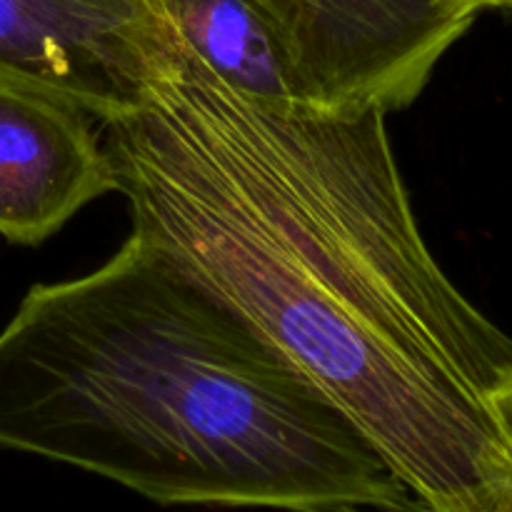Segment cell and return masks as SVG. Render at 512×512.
<instances>
[{
	"label": "cell",
	"instance_id": "obj_1",
	"mask_svg": "<svg viewBox=\"0 0 512 512\" xmlns=\"http://www.w3.org/2000/svg\"><path fill=\"white\" fill-rule=\"evenodd\" d=\"M385 115L243 93L178 30L100 138L135 233L338 405L418 510H493L512 498L493 408L512 338L425 243Z\"/></svg>",
	"mask_w": 512,
	"mask_h": 512
},
{
	"label": "cell",
	"instance_id": "obj_2",
	"mask_svg": "<svg viewBox=\"0 0 512 512\" xmlns=\"http://www.w3.org/2000/svg\"><path fill=\"white\" fill-rule=\"evenodd\" d=\"M0 448L160 505L418 510L338 405L135 230L0 330Z\"/></svg>",
	"mask_w": 512,
	"mask_h": 512
},
{
	"label": "cell",
	"instance_id": "obj_3",
	"mask_svg": "<svg viewBox=\"0 0 512 512\" xmlns=\"http://www.w3.org/2000/svg\"><path fill=\"white\" fill-rule=\"evenodd\" d=\"M283 53L295 95L320 110L390 113L423 93L468 33L473 0H250Z\"/></svg>",
	"mask_w": 512,
	"mask_h": 512
},
{
	"label": "cell",
	"instance_id": "obj_4",
	"mask_svg": "<svg viewBox=\"0 0 512 512\" xmlns=\"http://www.w3.org/2000/svg\"><path fill=\"white\" fill-rule=\"evenodd\" d=\"M175 35L168 0H0V78L105 123L143 103Z\"/></svg>",
	"mask_w": 512,
	"mask_h": 512
},
{
	"label": "cell",
	"instance_id": "obj_5",
	"mask_svg": "<svg viewBox=\"0 0 512 512\" xmlns=\"http://www.w3.org/2000/svg\"><path fill=\"white\" fill-rule=\"evenodd\" d=\"M118 193L93 115L45 90L0 78V235L40 245L75 213Z\"/></svg>",
	"mask_w": 512,
	"mask_h": 512
},
{
	"label": "cell",
	"instance_id": "obj_6",
	"mask_svg": "<svg viewBox=\"0 0 512 512\" xmlns=\"http://www.w3.org/2000/svg\"><path fill=\"white\" fill-rule=\"evenodd\" d=\"M185 43L223 80L270 103H300L283 53L250 0H168Z\"/></svg>",
	"mask_w": 512,
	"mask_h": 512
},
{
	"label": "cell",
	"instance_id": "obj_7",
	"mask_svg": "<svg viewBox=\"0 0 512 512\" xmlns=\"http://www.w3.org/2000/svg\"><path fill=\"white\" fill-rule=\"evenodd\" d=\"M493 408H495V418H498L500 435H503V443L512 458V373L503 383V388L495 393Z\"/></svg>",
	"mask_w": 512,
	"mask_h": 512
},
{
	"label": "cell",
	"instance_id": "obj_8",
	"mask_svg": "<svg viewBox=\"0 0 512 512\" xmlns=\"http://www.w3.org/2000/svg\"><path fill=\"white\" fill-rule=\"evenodd\" d=\"M473 5L478 10H485V8H512V0H473Z\"/></svg>",
	"mask_w": 512,
	"mask_h": 512
},
{
	"label": "cell",
	"instance_id": "obj_9",
	"mask_svg": "<svg viewBox=\"0 0 512 512\" xmlns=\"http://www.w3.org/2000/svg\"><path fill=\"white\" fill-rule=\"evenodd\" d=\"M485 512H512V500H505V503H500L498 508H493V510H485Z\"/></svg>",
	"mask_w": 512,
	"mask_h": 512
}]
</instances>
